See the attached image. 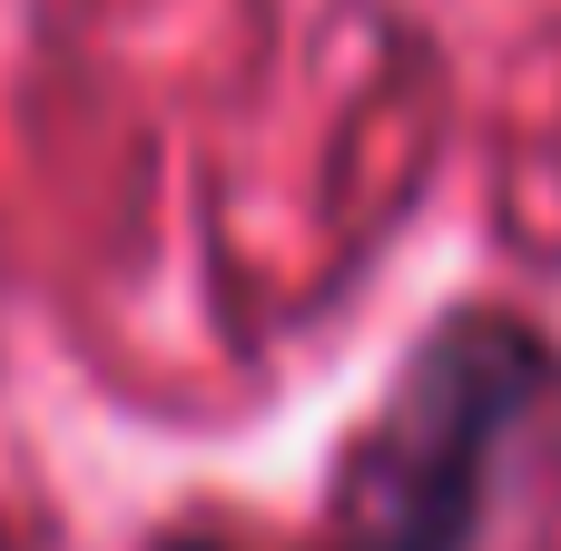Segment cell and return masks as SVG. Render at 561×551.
Returning a JSON list of instances; mask_svg holds the SVG:
<instances>
[{"label": "cell", "instance_id": "1", "mask_svg": "<svg viewBox=\"0 0 561 551\" xmlns=\"http://www.w3.org/2000/svg\"><path fill=\"white\" fill-rule=\"evenodd\" d=\"M561 414V345L493 296L444 306L385 375L375 414L345 434L306 532L266 551H483L523 444ZM148 551H237L158 532Z\"/></svg>", "mask_w": 561, "mask_h": 551}]
</instances>
